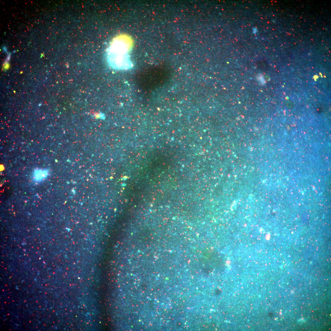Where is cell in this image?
I'll return each mask as SVG.
<instances>
[{"label": "cell", "instance_id": "6da1fadb", "mask_svg": "<svg viewBox=\"0 0 331 331\" xmlns=\"http://www.w3.org/2000/svg\"><path fill=\"white\" fill-rule=\"evenodd\" d=\"M132 42L130 37L120 35L112 41L107 51V58L109 65L117 69H127L132 66L128 52L132 48Z\"/></svg>", "mask_w": 331, "mask_h": 331}, {"label": "cell", "instance_id": "7a4b0ae2", "mask_svg": "<svg viewBox=\"0 0 331 331\" xmlns=\"http://www.w3.org/2000/svg\"><path fill=\"white\" fill-rule=\"evenodd\" d=\"M48 175V171L45 169H35L33 173L34 180L36 182H40L44 180Z\"/></svg>", "mask_w": 331, "mask_h": 331}, {"label": "cell", "instance_id": "3957f363", "mask_svg": "<svg viewBox=\"0 0 331 331\" xmlns=\"http://www.w3.org/2000/svg\"><path fill=\"white\" fill-rule=\"evenodd\" d=\"M253 33H254V34L256 33L257 31V28H253Z\"/></svg>", "mask_w": 331, "mask_h": 331}]
</instances>
